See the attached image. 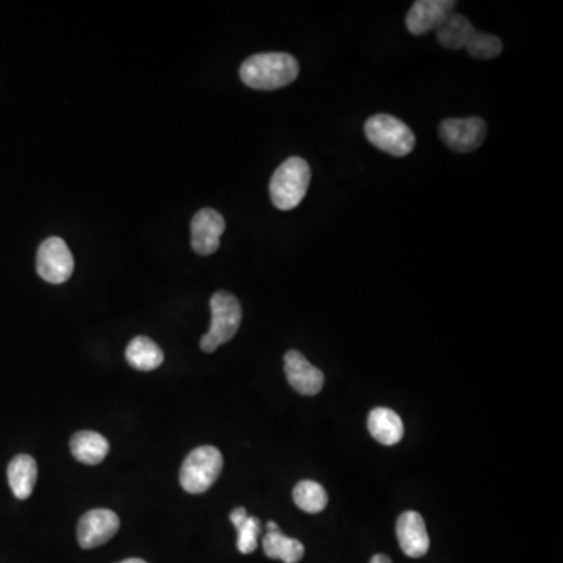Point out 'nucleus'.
Instances as JSON below:
<instances>
[{
  "label": "nucleus",
  "instance_id": "obj_12",
  "mask_svg": "<svg viewBox=\"0 0 563 563\" xmlns=\"http://www.w3.org/2000/svg\"><path fill=\"white\" fill-rule=\"evenodd\" d=\"M396 537H398L399 546L402 553L412 559H420L426 556L431 546L429 534H427L426 523L420 513L409 512L402 513L396 523Z\"/></svg>",
  "mask_w": 563,
  "mask_h": 563
},
{
  "label": "nucleus",
  "instance_id": "obj_20",
  "mask_svg": "<svg viewBox=\"0 0 563 563\" xmlns=\"http://www.w3.org/2000/svg\"><path fill=\"white\" fill-rule=\"evenodd\" d=\"M293 501L304 512L318 513L326 509L329 498L323 485L315 481H301L293 490Z\"/></svg>",
  "mask_w": 563,
  "mask_h": 563
},
{
  "label": "nucleus",
  "instance_id": "obj_24",
  "mask_svg": "<svg viewBox=\"0 0 563 563\" xmlns=\"http://www.w3.org/2000/svg\"><path fill=\"white\" fill-rule=\"evenodd\" d=\"M119 563H148V562H144V560L141 559H126V560H122V562Z\"/></svg>",
  "mask_w": 563,
  "mask_h": 563
},
{
  "label": "nucleus",
  "instance_id": "obj_21",
  "mask_svg": "<svg viewBox=\"0 0 563 563\" xmlns=\"http://www.w3.org/2000/svg\"><path fill=\"white\" fill-rule=\"evenodd\" d=\"M465 49L471 57L479 58V60H492L503 52V41L499 40L498 36L476 32Z\"/></svg>",
  "mask_w": 563,
  "mask_h": 563
},
{
  "label": "nucleus",
  "instance_id": "obj_8",
  "mask_svg": "<svg viewBox=\"0 0 563 563\" xmlns=\"http://www.w3.org/2000/svg\"><path fill=\"white\" fill-rule=\"evenodd\" d=\"M119 531V517L108 509H94L85 513L77 524V540L83 549L102 546Z\"/></svg>",
  "mask_w": 563,
  "mask_h": 563
},
{
  "label": "nucleus",
  "instance_id": "obj_15",
  "mask_svg": "<svg viewBox=\"0 0 563 563\" xmlns=\"http://www.w3.org/2000/svg\"><path fill=\"white\" fill-rule=\"evenodd\" d=\"M69 445L74 459L85 465L101 463L110 451L107 438L93 431L77 432L72 435Z\"/></svg>",
  "mask_w": 563,
  "mask_h": 563
},
{
  "label": "nucleus",
  "instance_id": "obj_1",
  "mask_svg": "<svg viewBox=\"0 0 563 563\" xmlns=\"http://www.w3.org/2000/svg\"><path fill=\"white\" fill-rule=\"evenodd\" d=\"M298 76V60L284 52L252 55L244 61L240 69L244 85L254 90H279L295 82Z\"/></svg>",
  "mask_w": 563,
  "mask_h": 563
},
{
  "label": "nucleus",
  "instance_id": "obj_10",
  "mask_svg": "<svg viewBox=\"0 0 563 563\" xmlns=\"http://www.w3.org/2000/svg\"><path fill=\"white\" fill-rule=\"evenodd\" d=\"M226 230L223 215L213 208H202L191 221V246L199 255H212Z\"/></svg>",
  "mask_w": 563,
  "mask_h": 563
},
{
  "label": "nucleus",
  "instance_id": "obj_9",
  "mask_svg": "<svg viewBox=\"0 0 563 563\" xmlns=\"http://www.w3.org/2000/svg\"><path fill=\"white\" fill-rule=\"evenodd\" d=\"M456 7L454 0H416L406 18L407 30L416 36L437 32Z\"/></svg>",
  "mask_w": 563,
  "mask_h": 563
},
{
  "label": "nucleus",
  "instance_id": "obj_17",
  "mask_svg": "<svg viewBox=\"0 0 563 563\" xmlns=\"http://www.w3.org/2000/svg\"><path fill=\"white\" fill-rule=\"evenodd\" d=\"M263 551L269 559L284 563H298L304 557L305 548L296 538L287 537L280 529L266 532L263 538Z\"/></svg>",
  "mask_w": 563,
  "mask_h": 563
},
{
  "label": "nucleus",
  "instance_id": "obj_3",
  "mask_svg": "<svg viewBox=\"0 0 563 563\" xmlns=\"http://www.w3.org/2000/svg\"><path fill=\"white\" fill-rule=\"evenodd\" d=\"M210 309L212 324L201 340V349L204 352H215L219 346L232 340L237 335L243 318L240 301L227 291H218L212 296Z\"/></svg>",
  "mask_w": 563,
  "mask_h": 563
},
{
  "label": "nucleus",
  "instance_id": "obj_4",
  "mask_svg": "<svg viewBox=\"0 0 563 563\" xmlns=\"http://www.w3.org/2000/svg\"><path fill=\"white\" fill-rule=\"evenodd\" d=\"M223 463V454L215 446L193 449L180 468V485L191 495L207 492L223 471Z\"/></svg>",
  "mask_w": 563,
  "mask_h": 563
},
{
  "label": "nucleus",
  "instance_id": "obj_16",
  "mask_svg": "<svg viewBox=\"0 0 563 563\" xmlns=\"http://www.w3.org/2000/svg\"><path fill=\"white\" fill-rule=\"evenodd\" d=\"M126 359L135 370L154 371L158 366H162L165 354L155 341L140 335L133 338L127 346Z\"/></svg>",
  "mask_w": 563,
  "mask_h": 563
},
{
  "label": "nucleus",
  "instance_id": "obj_22",
  "mask_svg": "<svg viewBox=\"0 0 563 563\" xmlns=\"http://www.w3.org/2000/svg\"><path fill=\"white\" fill-rule=\"evenodd\" d=\"M370 563H393L390 560V557L384 556V554H376V556L371 559Z\"/></svg>",
  "mask_w": 563,
  "mask_h": 563
},
{
  "label": "nucleus",
  "instance_id": "obj_23",
  "mask_svg": "<svg viewBox=\"0 0 563 563\" xmlns=\"http://www.w3.org/2000/svg\"><path fill=\"white\" fill-rule=\"evenodd\" d=\"M266 528H268V531H277V529H279V526H277V524L274 523V521H268V524H266Z\"/></svg>",
  "mask_w": 563,
  "mask_h": 563
},
{
  "label": "nucleus",
  "instance_id": "obj_11",
  "mask_svg": "<svg viewBox=\"0 0 563 563\" xmlns=\"http://www.w3.org/2000/svg\"><path fill=\"white\" fill-rule=\"evenodd\" d=\"M285 376L293 390L302 396H315L323 390L324 374L299 351L285 354Z\"/></svg>",
  "mask_w": 563,
  "mask_h": 563
},
{
  "label": "nucleus",
  "instance_id": "obj_18",
  "mask_svg": "<svg viewBox=\"0 0 563 563\" xmlns=\"http://www.w3.org/2000/svg\"><path fill=\"white\" fill-rule=\"evenodd\" d=\"M474 29L470 19L463 15H451L442 26L437 29V40L448 49H465L473 38Z\"/></svg>",
  "mask_w": 563,
  "mask_h": 563
},
{
  "label": "nucleus",
  "instance_id": "obj_2",
  "mask_svg": "<svg viewBox=\"0 0 563 563\" xmlns=\"http://www.w3.org/2000/svg\"><path fill=\"white\" fill-rule=\"evenodd\" d=\"M310 173L309 163L301 157H290L285 160L269 183V194L271 201L279 210H293L301 204L309 190Z\"/></svg>",
  "mask_w": 563,
  "mask_h": 563
},
{
  "label": "nucleus",
  "instance_id": "obj_7",
  "mask_svg": "<svg viewBox=\"0 0 563 563\" xmlns=\"http://www.w3.org/2000/svg\"><path fill=\"white\" fill-rule=\"evenodd\" d=\"M487 135V126L481 118L445 119L440 124V138L452 151L470 154L481 148Z\"/></svg>",
  "mask_w": 563,
  "mask_h": 563
},
{
  "label": "nucleus",
  "instance_id": "obj_5",
  "mask_svg": "<svg viewBox=\"0 0 563 563\" xmlns=\"http://www.w3.org/2000/svg\"><path fill=\"white\" fill-rule=\"evenodd\" d=\"M365 135L373 146L393 157H406L415 149L412 130L395 116L384 113L371 116L365 124Z\"/></svg>",
  "mask_w": 563,
  "mask_h": 563
},
{
  "label": "nucleus",
  "instance_id": "obj_6",
  "mask_svg": "<svg viewBox=\"0 0 563 563\" xmlns=\"http://www.w3.org/2000/svg\"><path fill=\"white\" fill-rule=\"evenodd\" d=\"M36 271L49 284H65L74 273V257L68 244L58 237L43 241L36 254Z\"/></svg>",
  "mask_w": 563,
  "mask_h": 563
},
{
  "label": "nucleus",
  "instance_id": "obj_14",
  "mask_svg": "<svg viewBox=\"0 0 563 563\" xmlns=\"http://www.w3.org/2000/svg\"><path fill=\"white\" fill-rule=\"evenodd\" d=\"M8 484L18 499H29L38 479V465L27 454H19L8 465Z\"/></svg>",
  "mask_w": 563,
  "mask_h": 563
},
{
  "label": "nucleus",
  "instance_id": "obj_19",
  "mask_svg": "<svg viewBox=\"0 0 563 563\" xmlns=\"http://www.w3.org/2000/svg\"><path fill=\"white\" fill-rule=\"evenodd\" d=\"M230 521L238 532L237 546L241 554H252L257 549L260 535L259 518L249 517L244 507H238L230 513Z\"/></svg>",
  "mask_w": 563,
  "mask_h": 563
},
{
  "label": "nucleus",
  "instance_id": "obj_13",
  "mask_svg": "<svg viewBox=\"0 0 563 563\" xmlns=\"http://www.w3.org/2000/svg\"><path fill=\"white\" fill-rule=\"evenodd\" d=\"M368 431L381 445L395 446L404 437V424L395 410L377 407L368 416Z\"/></svg>",
  "mask_w": 563,
  "mask_h": 563
}]
</instances>
